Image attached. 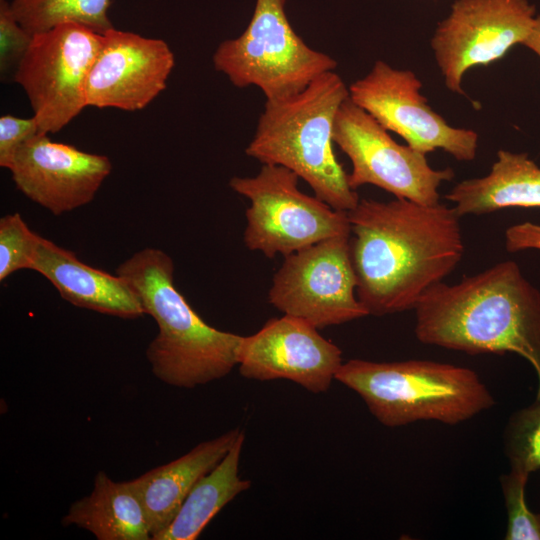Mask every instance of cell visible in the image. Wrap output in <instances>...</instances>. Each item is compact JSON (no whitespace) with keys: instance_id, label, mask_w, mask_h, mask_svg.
I'll use <instances>...</instances> for the list:
<instances>
[{"instance_id":"obj_11","label":"cell","mask_w":540,"mask_h":540,"mask_svg":"<svg viewBox=\"0 0 540 540\" xmlns=\"http://www.w3.org/2000/svg\"><path fill=\"white\" fill-rule=\"evenodd\" d=\"M536 9L528 0H456L431 39L445 86L467 96L464 74L502 58L530 34Z\"/></svg>"},{"instance_id":"obj_9","label":"cell","mask_w":540,"mask_h":540,"mask_svg":"<svg viewBox=\"0 0 540 540\" xmlns=\"http://www.w3.org/2000/svg\"><path fill=\"white\" fill-rule=\"evenodd\" d=\"M350 235H338L284 257L268 301L317 329L368 316L356 295Z\"/></svg>"},{"instance_id":"obj_18","label":"cell","mask_w":540,"mask_h":540,"mask_svg":"<svg viewBox=\"0 0 540 540\" xmlns=\"http://www.w3.org/2000/svg\"><path fill=\"white\" fill-rule=\"evenodd\" d=\"M445 198L459 217L512 207L540 208V167L527 153L501 149L486 176L457 183Z\"/></svg>"},{"instance_id":"obj_4","label":"cell","mask_w":540,"mask_h":540,"mask_svg":"<svg viewBox=\"0 0 540 540\" xmlns=\"http://www.w3.org/2000/svg\"><path fill=\"white\" fill-rule=\"evenodd\" d=\"M348 97L343 79L329 71L293 96L266 100L246 155L290 169L333 209L352 210L360 198L333 150L336 114Z\"/></svg>"},{"instance_id":"obj_10","label":"cell","mask_w":540,"mask_h":540,"mask_svg":"<svg viewBox=\"0 0 540 540\" xmlns=\"http://www.w3.org/2000/svg\"><path fill=\"white\" fill-rule=\"evenodd\" d=\"M333 141L350 159L353 190L375 185L421 204L440 202L439 187L453 179L451 168L433 169L426 155L398 144L375 118L348 97L336 114Z\"/></svg>"},{"instance_id":"obj_14","label":"cell","mask_w":540,"mask_h":540,"mask_svg":"<svg viewBox=\"0 0 540 540\" xmlns=\"http://www.w3.org/2000/svg\"><path fill=\"white\" fill-rule=\"evenodd\" d=\"M174 66V53L164 40L112 28L102 34L90 69L86 105L144 109L166 89Z\"/></svg>"},{"instance_id":"obj_24","label":"cell","mask_w":540,"mask_h":540,"mask_svg":"<svg viewBox=\"0 0 540 540\" xmlns=\"http://www.w3.org/2000/svg\"><path fill=\"white\" fill-rule=\"evenodd\" d=\"M529 475L510 470L501 478L508 515L506 540H540V514L533 513L525 500Z\"/></svg>"},{"instance_id":"obj_13","label":"cell","mask_w":540,"mask_h":540,"mask_svg":"<svg viewBox=\"0 0 540 540\" xmlns=\"http://www.w3.org/2000/svg\"><path fill=\"white\" fill-rule=\"evenodd\" d=\"M343 364L341 349L304 319L284 314L243 336L238 352L240 374L248 379H285L307 391L326 392Z\"/></svg>"},{"instance_id":"obj_15","label":"cell","mask_w":540,"mask_h":540,"mask_svg":"<svg viewBox=\"0 0 540 540\" xmlns=\"http://www.w3.org/2000/svg\"><path fill=\"white\" fill-rule=\"evenodd\" d=\"M8 170L27 198L61 215L94 199L112 163L105 155L84 152L38 133L18 149Z\"/></svg>"},{"instance_id":"obj_7","label":"cell","mask_w":540,"mask_h":540,"mask_svg":"<svg viewBox=\"0 0 540 540\" xmlns=\"http://www.w3.org/2000/svg\"><path fill=\"white\" fill-rule=\"evenodd\" d=\"M290 169L263 164L253 177H233L230 188L246 197L244 243L267 258L284 257L338 235H350L347 212L333 209L298 188Z\"/></svg>"},{"instance_id":"obj_23","label":"cell","mask_w":540,"mask_h":540,"mask_svg":"<svg viewBox=\"0 0 540 540\" xmlns=\"http://www.w3.org/2000/svg\"><path fill=\"white\" fill-rule=\"evenodd\" d=\"M38 237L19 213L0 219V281L18 270L30 269Z\"/></svg>"},{"instance_id":"obj_25","label":"cell","mask_w":540,"mask_h":540,"mask_svg":"<svg viewBox=\"0 0 540 540\" xmlns=\"http://www.w3.org/2000/svg\"><path fill=\"white\" fill-rule=\"evenodd\" d=\"M33 35L15 17L10 2L0 0V70H16L27 52Z\"/></svg>"},{"instance_id":"obj_17","label":"cell","mask_w":540,"mask_h":540,"mask_svg":"<svg viewBox=\"0 0 540 540\" xmlns=\"http://www.w3.org/2000/svg\"><path fill=\"white\" fill-rule=\"evenodd\" d=\"M240 433L234 428L202 441L177 459L131 480L144 507L152 540L172 523L193 486L224 458Z\"/></svg>"},{"instance_id":"obj_19","label":"cell","mask_w":540,"mask_h":540,"mask_svg":"<svg viewBox=\"0 0 540 540\" xmlns=\"http://www.w3.org/2000/svg\"><path fill=\"white\" fill-rule=\"evenodd\" d=\"M92 533L97 540H152L142 502L129 481L98 471L90 494L75 501L61 520Z\"/></svg>"},{"instance_id":"obj_26","label":"cell","mask_w":540,"mask_h":540,"mask_svg":"<svg viewBox=\"0 0 540 540\" xmlns=\"http://www.w3.org/2000/svg\"><path fill=\"white\" fill-rule=\"evenodd\" d=\"M40 133L34 118L14 115L0 117V166L8 169L18 149L30 138Z\"/></svg>"},{"instance_id":"obj_21","label":"cell","mask_w":540,"mask_h":540,"mask_svg":"<svg viewBox=\"0 0 540 540\" xmlns=\"http://www.w3.org/2000/svg\"><path fill=\"white\" fill-rule=\"evenodd\" d=\"M12 11L32 35L74 22L96 33L114 28L108 16L111 0H12Z\"/></svg>"},{"instance_id":"obj_22","label":"cell","mask_w":540,"mask_h":540,"mask_svg":"<svg viewBox=\"0 0 540 540\" xmlns=\"http://www.w3.org/2000/svg\"><path fill=\"white\" fill-rule=\"evenodd\" d=\"M504 445L511 470L530 475L540 468V399L510 417Z\"/></svg>"},{"instance_id":"obj_2","label":"cell","mask_w":540,"mask_h":540,"mask_svg":"<svg viewBox=\"0 0 540 540\" xmlns=\"http://www.w3.org/2000/svg\"><path fill=\"white\" fill-rule=\"evenodd\" d=\"M423 344L467 354L515 353L534 368L540 399V290L511 260L430 287L415 308Z\"/></svg>"},{"instance_id":"obj_3","label":"cell","mask_w":540,"mask_h":540,"mask_svg":"<svg viewBox=\"0 0 540 540\" xmlns=\"http://www.w3.org/2000/svg\"><path fill=\"white\" fill-rule=\"evenodd\" d=\"M116 274L137 293L145 314L158 325L146 349L153 375L161 382L191 389L228 375L238 364L241 335L207 324L174 284L171 257L146 247L122 262Z\"/></svg>"},{"instance_id":"obj_27","label":"cell","mask_w":540,"mask_h":540,"mask_svg":"<svg viewBox=\"0 0 540 540\" xmlns=\"http://www.w3.org/2000/svg\"><path fill=\"white\" fill-rule=\"evenodd\" d=\"M505 247L511 253L540 250V224L524 222L509 227L505 231Z\"/></svg>"},{"instance_id":"obj_1","label":"cell","mask_w":540,"mask_h":540,"mask_svg":"<svg viewBox=\"0 0 540 540\" xmlns=\"http://www.w3.org/2000/svg\"><path fill=\"white\" fill-rule=\"evenodd\" d=\"M356 295L369 315L414 310L460 263V217L442 203L360 199L347 212Z\"/></svg>"},{"instance_id":"obj_12","label":"cell","mask_w":540,"mask_h":540,"mask_svg":"<svg viewBox=\"0 0 540 540\" xmlns=\"http://www.w3.org/2000/svg\"><path fill=\"white\" fill-rule=\"evenodd\" d=\"M421 81L410 70L382 60L349 87L350 99L386 130L401 136L414 150L427 154L442 149L458 161L475 158L478 134L450 126L420 93Z\"/></svg>"},{"instance_id":"obj_5","label":"cell","mask_w":540,"mask_h":540,"mask_svg":"<svg viewBox=\"0 0 540 540\" xmlns=\"http://www.w3.org/2000/svg\"><path fill=\"white\" fill-rule=\"evenodd\" d=\"M335 380L356 392L387 427L421 420L456 425L495 404L476 372L429 360L351 359L343 362Z\"/></svg>"},{"instance_id":"obj_20","label":"cell","mask_w":540,"mask_h":540,"mask_svg":"<svg viewBox=\"0 0 540 540\" xmlns=\"http://www.w3.org/2000/svg\"><path fill=\"white\" fill-rule=\"evenodd\" d=\"M244 441L241 431L224 458L193 486L172 523L153 540L197 539L225 505L250 488L251 481L239 476Z\"/></svg>"},{"instance_id":"obj_6","label":"cell","mask_w":540,"mask_h":540,"mask_svg":"<svg viewBox=\"0 0 540 540\" xmlns=\"http://www.w3.org/2000/svg\"><path fill=\"white\" fill-rule=\"evenodd\" d=\"M286 1L256 0L244 32L221 42L212 57L215 70L234 86H256L266 100L293 96L337 66L335 59L312 49L294 31Z\"/></svg>"},{"instance_id":"obj_28","label":"cell","mask_w":540,"mask_h":540,"mask_svg":"<svg viewBox=\"0 0 540 540\" xmlns=\"http://www.w3.org/2000/svg\"><path fill=\"white\" fill-rule=\"evenodd\" d=\"M522 45L530 49L540 58V13L536 15L535 22L530 34Z\"/></svg>"},{"instance_id":"obj_16","label":"cell","mask_w":540,"mask_h":540,"mask_svg":"<svg viewBox=\"0 0 540 540\" xmlns=\"http://www.w3.org/2000/svg\"><path fill=\"white\" fill-rule=\"evenodd\" d=\"M30 270L49 280L74 306L122 319H137L145 314L137 293L125 278L85 264L74 252L40 235Z\"/></svg>"},{"instance_id":"obj_8","label":"cell","mask_w":540,"mask_h":540,"mask_svg":"<svg viewBox=\"0 0 540 540\" xmlns=\"http://www.w3.org/2000/svg\"><path fill=\"white\" fill-rule=\"evenodd\" d=\"M102 34L65 22L33 35L13 73L25 91L40 133H57L86 105V83Z\"/></svg>"}]
</instances>
